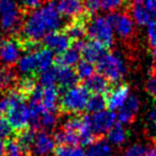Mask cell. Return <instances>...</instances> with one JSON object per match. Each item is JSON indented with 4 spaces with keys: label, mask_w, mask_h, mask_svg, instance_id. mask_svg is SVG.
<instances>
[{
    "label": "cell",
    "mask_w": 156,
    "mask_h": 156,
    "mask_svg": "<svg viewBox=\"0 0 156 156\" xmlns=\"http://www.w3.org/2000/svg\"><path fill=\"white\" fill-rule=\"evenodd\" d=\"M130 17L135 24L139 26H147V24L152 20V16L150 15L149 11L145 9L144 5L139 3H135L130 8Z\"/></svg>",
    "instance_id": "obj_26"
},
{
    "label": "cell",
    "mask_w": 156,
    "mask_h": 156,
    "mask_svg": "<svg viewBox=\"0 0 156 156\" xmlns=\"http://www.w3.org/2000/svg\"><path fill=\"white\" fill-rule=\"evenodd\" d=\"M113 150L109 141L104 139H96L88 145L86 156H112Z\"/></svg>",
    "instance_id": "obj_23"
},
{
    "label": "cell",
    "mask_w": 156,
    "mask_h": 156,
    "mask_svg": "<svg viewBox=\"0 0 156 156\" xmlns=\"http://www.w3.org/2000/svg\"><path fill=\"white\" fill-rule=\"evenodd\" d=\"M55 156H86V151L79 145L61 144L55 149Z\"/></svg>",
    "instance_id": "obj_28"
},
{
    "label": "cell",
    "mask_w": 156,
    "mask_h": 156,
    "mask_svg": "<svg viewBox=\"0 0 156 156\" xmlns=\"http://www.w3.org/2000/svg\"><path fill=\"white\" fill-rule=\"evenodd\" d=\"M154 107H155V110H156V101H155V104H154Z\"/></svg>",
    "instance_id": "obj_47"
},
{
    "label": "cell",
    "mask_w": 156,
    "mask_h": 156,
    "mask_svg": "<svg viewBox=\"0 0 156 156\" xmlns=\"http://www.w3.org/2000/svg\"><path fill=\"white\" fill-rule=\"evenodd\" d=\"M107 139L109 143L113 145H122L127 139V132L124 128L123 124L115 123L113 126L107 132Z\"/></svg>",
    "instance_id": "obj_25"
},
{
    "label": "cell",
    "mask_w": 156,
    "mask_h": 156,
    "mask_svg": "<svg viewBox=\"0 0 156 156\" xmlns=\"http://www.w3.org/2000/svg\"><path fill=\"white\" fill-rule=\"evenodd\" d=\"M147 35L150 46L153 48H156V20H152L147 24Z\"/></svg>",
    "instance_id": "obj_35"
},
{
    "label": "cell",
    "mask_w": 156,
    "mask_h": 156,
    "mask_svg": "<svg viewBox=\"0 0 156 156\" xmlns=\"http://www.w3.org/2000/svg\"><path fill=\"white\" fill-rule=\"evenodd\" d=\"M58 118L56 115V111L45 110L41 115L39 120V129L50 130L57 125Z\"/></svg>",
    "instance_id": "obj_30"
},
{
    "label": "cell",
    "mask_w": 156,
    "mask_h": 156,
    "mask_svg": "<svg viewBox=\"0 0 156 156\" xmlns=\"http://www.w3.org/2000/svg\"><path fill=\"white\" fill-rule=\"evenodd\" d=\"M106 108H107L106 95H103V94H92V95H90L89 101L87 103V106H86L87 112L93 115V113L105 110Z\"/></svg>",
    "instance_id": "obj_27"
},
{
    "label": "cell",
    "mask_w": 156,
    "mask_h": 156,
    "mask_svg": "<svg viewBox=\"0 0 156 156\" xmlns=\"http://www.w3.org/2000/svg\"><path fill=\"white\" fill-rule=\"evenodd\" d=\"M56 2L59 13L63 17H69L73 20L88 13L86 7L80 0H58Z\"/></svg>",
    "instance_id": "obj_15"
},
{
    "label": "cell",
    "mask_w": 156,
    "mask_h": 156,
    "mask_svg": "<svg viewBox=\"0 0 156 156\" xmlns=\"http://www.w3.org/2000/svg\"><path fill=\"white\" fill-rule=\"evenodd\" d=\"M87 37L109 48L113 45V29L107 16H95L90 18L87 25Z\"/></svg>",
    "instance_id": "obj_6"
},
{
    "label": "cell",
    "mask_w": 156,
    "mask_h": 156,
    "mask_svg": "<svg viewBox=\"0 0 156 156\" xmlns=\"http://www.w3.org/2000/svg\"><path fill=\"white\" fill-rule=\"evenodd\" d=\"M55 66H56L57 71V86H58L57 88L59 89V92L63 93L67 89L77 85L79 78L73 67L60 66V65L56 64Z\"/></svg>",
    "instance_id": "obj_14"
},
{
    "label": "cell",
    "mask_w": 156,
    "mask_h": 156,
    "mask_svg": "<svg viewBox=\"0 0 156 156\" xmlns=\"http://www.w3.org/2000/svg\"><path fill=\"white\" fill-rule=\"evenodd\" d=\"M147 91L149 92L150 95L156 98V72L152 73L151 77L147 83Z\"/></svg>",
    "instance_id": "obj_38"
},
{
    "label": "cell",
    "mask_w": 156,
    "mask_h": 156,
    "mask_svg": "<svg viewBox=\"0 0 156 156\" xmlns=\"http://www.w3.org/2000/svg\"><path fill=\"white\" fill-rule=\"evenodd\" d=\"M152 57H153V62H154V64H155V66H156V48H154L153 54H152Z\"/></svg>",
    "instance_id": "obj_44"
},
{
    "label": "cell",
    "mask_w": 156,
    "mask_h": 156,
    "mask_svg": "<svg viewBox=\"0 0 156 156\" xmlns=\"http://www.w3.org/2000/svg\"><path fill=\"white\" fill-rule=\"evenodd\" d=\"M135 3H139V5H142V3H144L147 0H134Z\"/></svg>",
    "instance_id": "obj_46"
},
{
    "label": "cell",
    "mask_w": 156,
    "mask_h": 156,
    "mask_svg": "<svg viewBox=\"0 0 156 156\" xmlns=\"http://www.w3.org/2000/svg\"><path fill=\"white\" fill-rule=\"evenodd\" d=\"M145 156H156V147H147V154Z\"/></svg>",
    "instance_id": "obj_43"
},
{
    "label": "cell",
    "mask_w": 156,
    "mask_h": 156,
    "mask_svg": "<svg viewBox=\"0 0 156 156\" xmlns=\"http://www.w3.org/2000/svg\"><path fill=\"white\" fill-rule=\"evenodd\" d=\"M109 23L112 26V29L115 31L121 39L127 40L134 34V20L130 15L124 12H110L106 15Z\"/></svg>",
    "instance_id": "obj_8"
},
{
    "label": "cell",
    "mask_w": 156,
    "mask_h": 156,
    "mask_svg": "<svg viewBox=\"0 0 156 156\" xmlns=\"http://www.w3.org/2000/svg\"><path fill=\"white\" fill-rule=\"evenodd\" d=\"M13 129L11 128L10 124L8 123L7 119L0 117V139H8L11 137Z\"/></svg>",
    "instance_id": "obj_37"
},
{
    "label": "cell",
    "mask_w": 156,
    "mask_h": 156,
    "mask_svg": "<svg viewBox=\"0 0 156 156\" xmlns=\"http://www.w3.org/2000/svg\"><path fill=\"white\" fill-rule=\"evenodd\" d=\"M144 7L149 11L152 18L156 20V0H147L144 2Z\"/></svg>",
    "instance_id": "obj_41"
},
{
    "label": "cell",
    "mask_w": 156,
    "mask_h": 156,
    "mask_svg": "<svg viewBox=\"0 0 156 156\" xmlns=\"http://www.w3.org/2000/svg\"><path fill=\"white\" fill-rule=\"evenodd\" d=\"M43 5V0H18V5L24 11H34Z\"/></svg>",
    "instance_id": "obj_34"
},
{
    "label": "cell",
    "mask_w": 156,
    "mask_h": 156,
    "mask_svg": "<svg viewBox=\"0 0 156 156\" xmlns=\"http://www.w3.org/2000/svg\"><path fill=\"white\" fill-rule=\"evenodd\" d=\"M59 89L56 86L43 87V96H42V104L44 108L48 111H57L58 108Z\"/></svg>",
    "instance_id": "obj_24"
},
{
    "label": "cell",
    "mask_w": 156,
    "mask_h": 156,
    "mask_svg": "<svg viewBox=\"0 0 156 156\" xmlns=\"http://www.w3.org/2000/svg\"><path fill=\"white\" fill-rule=\"evenodd\" d=\"M35 136H37V133H35L34 128L32 127L26 128V129L17 133V135H16V138H15L16 142L18 143L20 149L23 150V152L26 155H29L31 153L33 143H34Z\"/></svg>",
    "instance_id": "obj_22"
},
{
    "label": "cell",
    "mask_w": 156,
    "mask_h": 156,
    "mask_svg": "<svg viewBox=\"0 0 156 156\" xmlns=\"http://www.w3.org/2000/svg\"><path fill=\"white\" fill-rule=\"evenodd\" d=\"M34 55L35 60H37V67L39 75L43 73V72L51 69L55 65V61H56L55 52L52 50L48 49L45 46H41L39 49L35 50Z\"/></svg>",
    "instance_id": "obj_20"
},
{
    "label": "cell",
    "mask_w": 156,
    "mask_h": 156,
    "mask_svg": "<svg viewBox=\"0 0 156 156\" xmlns=\"http://www.w3.org/2000/svg\"><path fill=\"white\" fill-rule=\"evenodd\" d=\"M62 16L59 13L57 2L49 0L34 10L24 20L20 37L29 42L40 43L46 34L56 30H60Z\"/></svg>",
    "instance_id": "obj_1"
},
{
    "label": "cell",
    "mask_w": 156,
    "mask_h": 156,
    "mask_svg": "<svg viewBox=\"0 0 156 156\" xmlns=\"http://www.w3.org/2000/svg\"><path fill=\"white\" fill-rule=\"evenodd\" d=\"M3 89H5V86H3V83H1V80H0V94L2 93Z\"/></svg>",
    "instance_id": "obj_45"
},
{
    "label": "cell",
    "mask_w": 156,
    "mask_h": 156,
    "mask_svg": "<svg viewBox=\"0 0 156 156\" xmlns=\"http://www.w3.org/2000/svg\"><path fill=\"white\" fill-rule=\"evenodd\" d=\"M7 151V140L0 139V156H5Z\"/></svg>",
    "instance_id": "obj_42"
},
{
    "label": "cell",
    "mask_w": 156,
    "mask_h": 156,
    "mask_svg": "<svg viewBox=\"0 0 156 156\" xmlns=\"http://www.w3.org/2000/svg\"><path fill=\"white\" fill-rule=\"evenodd\" d=\"M91 93L83 86L76 85L67 89L62 93L59 101V110L69 115H78L83 110H86V106Z\"/></svg>",
    "instance_id": "obj_3"
},
{
    "label": "cell",
    "mask_w": 156,
    "mask_h": 156,
    "mask_svg": "<svg viewBox=\"0 0 156 156\" xmlns=\"http://www.w3.org/2000/svg\"><path fill=\"white\" fill-rule=\"evenodd\" d=\"M129 87L126 83H121L112 87L106 94L107 108L109 110L121 109L129 98Z\"/></svg>",
    "instance_id": "obj_11"
},
{
    "label": "cell",
    "mask_w": 156,
    "mask_h": 156,
    "mask_svg": "<svg viewBox=\"0 0 156 156\" xmlns=\"http://www.w3.org/2000/svg\"><path fill=\"white\" fill-rule=\"evenodd\" d=\"M76 73L79 78V80H87L95 72V66L93 63L87 60H80L76 64Z\"/></svg>",
    "instance_id": "obj_29"
},
{
    "label": "cell",
    "mask_w": 156,
    "mask_h": 156,
    "mask_svg": "<svg viewBox=\"0 0 156 156\" xmlns=\"http://www.w3.org/2000/svg\"><path fill=\"white\" fill-rule=\"evenodd\" d=\"M89 20L90 14L86 13L79 17L71 20V22L66 26H64L62 30L69 35V37L73 42L83 40V37L87 35V25Z\"/></svg>",
    "instance_id": "obj_12"
},
{
    "label": "cell",
    "mask_w": 156,
    "mask_h": 156,
    "mask_svg": "<svg viewBox=\"0 0 156 156\" xmlns=\"http://www.w3.org/2000/svg\"><path fill=\"white\" fill-rule=\"evenodd\" d=\"M95 69L112 83H120L126 74L125 61L118 52H108L96 63Z\"/></svg>",
    "instance_id": "obj_4"
},
{
    "label": "cell",
    "mask_w": 156,
    "mask_h": 156,
    "mask_svg": "<svg viewBox=\"0 0 156 156\" xmlns=\"http://www.w3.org/2000/svg\"><path fill=\"white\" fill-rule=\"evenodd\" d=\"M123 0H101V10L105 12H115L122 7Z\"/></svg>",
    "instance_id": "obj_33"
},
{
    "label": "cell",
    "mask_w": 156,
    "mask_h": 156,
    "mask_svg": "<svg viewBox=\"0 0 156 156\" xmlns=\"http://www.w3.org/2000/svg\"><path fill=\"white\" fill-rule=\"evenodd\" d=\"M8 95L11 101V106L5 115V118L12 129L20 133L30 126V107L26 103L27 98L15 87L10 90Z\"/></svg>",
    "instance_id": "obj_2"
},
{
    "label": "cell",
    "mask_w": 156,
    "mask_h": 156,
    "mask_svg": "<svg viewBox=\"0 0 156 156\" xmlns=\"http://www.w3.org/2000/svg\"><path fill=\"white\" fill-rule=\"evenodd\" d=\"M5 156H27L23 152L18 143L16 142L15 139H10L7 140V151H5Z\"/></svg>",
    "instance_id": "obj_32"
},
{
    "label": "cell",
    "mask_w": 156,
    "mask_h": 156,
    "mask_svg": "<svg viewBox=\"0 0 156 156\" xmlns=\"http://www.w3.org/2000/svg\"><path fill=\"white\" fill-rule=\"evenodd\" d=\"M115 120H117V115L109 109L93 113L91 117L89 115L90 127L96 137L106 134L115 123Z\"/></svg>",
    "instance_id": "obj_9"
},
{
    "label": "cell",
    "mask_w": 156,
    "mask_h": 156,
    "mask_svg": "<svg viewBox=\"0 0 156 156\" xmlns=\"http://www.w3.org/2000/svg\"><path fill=\"white\" fill-rule=\"evenodd\" d=\"M23 24V10L15 0H0V28L14 33L22 29Z\"/></svg>",
    "instance_id": "obj_5"
},
{
    "label": "cell",
    "mask_w": 156,
    "mask_h": 156,
    "mask_svg": "<svg viewBox=\"0 0 156 156\" xmlns=\"http://www.w3.org/2000/svg\"><path fill=\"white\" fill-rule=\"evenodd\" d=\"M147 147L141 144H133L125 150L123 156H145Z\"/></svg>",
    "instance_id": "obj_36"
},
{
    "label": "cell",
    "mask_w": 156,
    "mask_h": 156,
    "mask_svg": "<svg viewBox=\"0 0 156 156\" xmlns=\"http://www.w3.org/2000/svg\"><path fill=\"white\" fill-rule=\"evenodd\" d=\"M56 149V141L54 136L49 135L47 132L37 133L34 139V143L32 147V154L34 156H49L54 153Z\"/></svg>",
    "instance_id": "obj_13"
},
{
    "label": "cell",
    "mask_w": 156,
    "mask_h": 156,
    "mask_svg": "<svg viewBox=\"0 0 156 156\" xmlns=\"http://www.w3.org/2000/svg\"><path fill=\"white\" fill-rule=\"evenodd\" d=\"M42 41H43V46L52 50L57 55L64 52L73 44V41L63 30H56L49 32L44 37Z\"/></svg>",
    "instance_id": "obj_10"
},
{
    "label": "cell",
    "mask_w": 156,
    "mask_h": 156,
    "mask_svg": "<svg viewBox=\"0 0 156 156\" xmlns=\"http://www.w3.org/2000/svg\"><path fill=\"white\" fill-rule=\"evenodd\" d=\"M39 83L42 87H49V86H56L57 83V71L56 66H52L51 69L43 72L39 76Z\"/></svg>",
    "instance_id": "obj_31"
},
{
    "label": "cell",
    "mask_w": 156,
    "mask_h": 156,
    "mask_svg": "<svg viewBox=\"0 0 156 156\" xmlns=\"http://www.w3.org/2000/svg\"><path fill=\"white\" fill-rule=\"evenodd\" d=\"M107 54H108V48L105 47L103 44L96 41H92V40L85 42L83 49H81V57L83 60L89 61L93 64L98 63Z\"/></svg>",
    "instance_id": "obj_16"
},
{
    "label": "cell",
    "mask_w": 156,
    "mask_h": 156,
    "mask_svg": "<svg viewBox=\"0 0 156 156\" xmlns=\"http://www.w3.org/2000/svg\"><path fill=\"white\" fill-rule=\"evenodd\" d=\"M85 7L88 13L93 14L101 9V0H87Z\"/></svg>",
    "instance_id": "obj_39"
},
{
    "label": "cell",
    "mask_w": 156,
    "mask_h": 156,
    "mask_svg": "<svg viewBox=\"0 0 156 156\" xmlns=\"http://www.w3.org/2000/svg\"><path fill=\"white\" fill-rule=\"evenodd\" d=\"M85 87L92 94H103L106 95L111 89L110 81L101 74H93L87 80H85Z\"/></svg>",
    "instance_id": "obj_19"
},
{
    "label": "cell",
    "mask_w": 156,
    "mask_h": 156,
    "mask_svg": "<svg viewBox=\"0 0 156 156\" xmlns=\"http://www.w3.org/2000/svg\"><path fill=\"white\" fill-rule=\"evenodd\" d=\"M81 52L80 50L76 48L75 46L72 45L69 49H66L64 52L58 55V57H56V61L55 64L60 65V66H69L73 67L74 65L77 64L80 61Z\"/></svg>",
    "instance_id": "obj_21"
},
{
    "label": "cell",
    "mask_w": 156,
    "mask_h": 156,
    "mask_svg": "<svg viewBox=\"0 0 156 156\" xmlns=\"http://www.w3.org/2000/svg\"><path fill=\"white\" fill-rule=\"evenodd\" d=\"M25 51L24 43L20 35L12 37L0 41V63L5 67H12L20 60Z\"/></svg>",
    "instance_id": "obj_7"
},
{
    "label": "cell",
    "mask_w": 156,
    "mask_h": 156,
    "mask_svg": "<svg viewBox=\"0 0 156 156\" xmlns=\"http://www.w3.org/2000/svg\"><path fill=\"white\" fill-rule=\"evenodd\" d=\"M140 107V101L137 95H129L128 100L126 101L125 105L119 109V113L117 115L119 123L121 124H130L135 119L137 111Z\"/></svg>",
    "instance_id": "obj_17"
},
{
    "label": "cell",
    "mask_w": 156,
    "mask_h": 156,
    "mask_svg": "<svg viewBox=\"0 0 156 156\" xmlns=\"http://www.w3.org/2000/svg\"><path fill=\"white\" fill-rule=\"evenodd\" d=\"M10 106H11V101H10V98L8 94L0 98V117H3V115L5 117Z\"/></svg>",
    "instance_id": "obj_40"
},
{
    "label": "cell",
    "mask_w": 156,
    "mask_h": 156,
    "mask_svg": "<svg viewBox=\"0 0 156 156\" xmlns=\"http://www.w3.org/2000/svg\"><path fill=\"white\" fill-rule=\"evenodd\" d=\"M17 71L23 76H33L39 78L34 51H28L20 58L16 63Z\"/></svg>",
    "instance_id": "obj_18"
}]
</instances>
